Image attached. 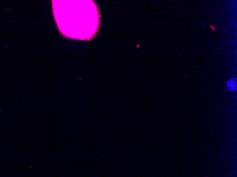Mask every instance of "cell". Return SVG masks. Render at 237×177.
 Masks as SVG:
<instances>
[{
  "mask_svg": "<svg viewBox=\"0 0 237 177\" xmlns=\"http://www.w3.org/2000/svg\"><path fill=\"white\" fill-rule=\"evenodd\" d=\"M62 7H58L54 8L55 17L56 21L58 20V26L63 32L64 34L71 35L72 30H75L74 35L73 38H87L85 30L88 33L89 36L92 35L97 29L98 21H89L79 19V17H82L86 14L94 12L96 9L95 7H92L91 4L93 1H90L88 6L86 7L87 1H62Z\"/></svg>",
  "mask_w": 237,
  "mask_h": 177,
  "instance_id": "1",
  "label": "cell"
}]
</instances>
